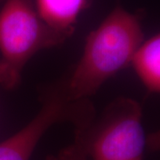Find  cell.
I'll return each mask as SVG.
<instances>
[{
	"label": "cell",
	"instance_id": "5",
	"mask_svg": "<svg viewBox=\"0 0 160 160\" xmlns=\"http://www.w3.org/2000/svg\"><path fill=\"white\" fill-rule=\"evenodd\" d=\"M41 19L50 29L66 40L73 34L80 14L92 0H33Z\"/></svg>",
	"mask_w": 160,
	"mask_h": 160
},
{
	"label": "cell",
	"instance_id": "4",
	"mask_svg": "<svg viewBox=\"0 0 160 160\" xmlns=\"http://www.w3.org/2000/svg\"><path fill=\"white\" fill-rule=\"evenodd\" d=\"M79 102H71L64 93L46 100L38 113L22 129L0 142V160H29L36 147L52 126L78 112Z\"/></svg>",
	"mask_w": 160,
	"mask_h": 160
},
{
	"label": "cell",
	"instance_id": "7",
	"mask_svg": "<svg viewBox=\"0 0 160 160\" xmlns=\"http://www.w3.org/2000/svg\"><path fill=\"white\" fill-rule=\"evenodd\" d=\"M86 110L75 120L77 130L74 142L61 150L57 155L49 157L47 160H88L86 148V132L89 127L90 117Z\"/></svg>",
	"mask_w": 160,
	"mask_h": 160
},
{
	"label": "cell",
	"instance_id": "8",
	"mask_svg": "<svg viewBox=\"0 0 160 160\" xmlns=\"http://www.w3.org/2000/svg\"><path fill=\"white\" fill-rule=\"evenodd\" d=\"M0 1H3V0H0Z\"/></svg>",
	"mask_w": 160,
	"mask_h": 160
},
{
	"label": "cell",
	"instance_id": "3",
	"mask_svg": "<svg viewBox=\"0 0 160 160\" xmlns=\"http://www.w3.org/2000/svg\"><path fill=\"white\" fill-rule=\"evenodd\" d=\"M145 146L142 107L127 98L112 103L96 129L86 132L92 160H142Z\"/></svg>",
	"mask_w": 160,
	"mask_h": 160
},
{
	"label": "cell",
	"instance_id": "1",
	"mask_svg": "<svg viewBox=\"0 0 160 160\" xmlns=\"http://www.w3.org/2000/svg\"><path fill=\"white\" fill-rule=\"evenodd\" d=\"M144 33L136 14L117 6L87 36L83 54L64 92L71 102L86 101L103 84L131 64Z\"/></svg>",
	"mask_w": 160,
	"mask_h": 160
},
{
	"label": "cell",
	"instance_id": "2",
	"mask_svg": "<svg viewBox=\"0 0 160 160\" xmlns=\"http://www.w3.org/2000/svg\"><path fill=\"white\" fill-rule=\"evenodd\" d=\"M65 40L41 19L33 0H3L0 9V86L13 89L27 62Z\"/></svg>",
	"mask_w": 160,
	"mask_h": 160
},
{
	"label": "cell",
	"instance_id": "6",
	"mask_svg": "<svg viewBox=\"0 0 160 160\" xmlns=\"http://www.w3.org/2000/svg\"><path fill=\"white\" fill-rule=\"evenodd\" d=\"M135 73L148 91L158 93L160 91V37L154 35L143 41L132 58Z\"/></svg>",
	"mask_w": 160,
	"mask_h": 160
}]
</instances>
